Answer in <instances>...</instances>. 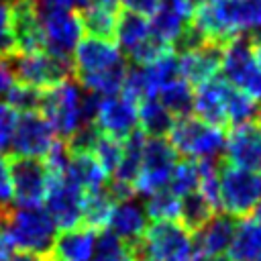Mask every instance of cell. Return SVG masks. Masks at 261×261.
I'll return each mask as SVG.
<instances>
[{
  "instance_id": "e575fe53",
  "label": "cell",
  "mask_w": 261,
  "mask_h": 261,
  "mask_svg": "<svg viewBox=\"0 0 261 261\" xmlns=\"http://www.w3.org/2000/svg\"><path fill=\"white\" fill-rule=\"evenodd\" d=\"M90 261H135L133 247L120 241L114 232L102 230L96 239V249Z\"/></svg>"
},
{
  "instance_id": "74e56055",
  "label": "cell",
  "mask_w": 261,
  "mask_h": 261,
  "mask_svg": "<svg viewBox=\"0 0 261 261\" xmlns=\"http://www.w3.org/2000/svg\"><path fill=\"white\" fill-rule=\"evenodd\" d=\"M175 196H186L190 192H198L200 188V169L196 159H181L175 163L171 171V179L167 186Z\"/></svg>"
},
{
  "instance_id": "4dcf8cb0",
  "label": "cell",
  "mask_w": 261,
  "mask_h": 261,
  "mask_svg": "<svg viewBox=\"0 0 261 261\" xmlns=\"http://www.w3.org/2000/svg\"><path fill=\"white\" fill-rule=\"evenodd\" d=\"M149 35H151V27L143 14L122 10L120 20H118V29H116V43L124 49V53H130Z\"/></svg>"
},
{
  "instance_id": "f5cc1de1",
  "label": "cell",
  "mask_w": 261,
  "mask_h": 261,
  "mask_svg": "<svg viewBox=\"0 0 261 261\" xmlns=\"http://www.w3.org/2000/svg\"><path fill=\"white\" fill-rule=\"evenodd\" d=\"M257 261H261V257H259V259H257Z\"/></svg>"
},
{
  "instance_id": "c3c4849f",
  "label": "cell",
  "mask_w": 261,
  "mask_h": 261,
  "mask_svg": "<svg viewBox=\"0 0 261 261\" xmlns=\"http://www.w3.org/2000/svg\"><path fill=\"white\" fill-rule=\"evenodd\" d=\"M75 2V6H80V8H86V6H90L92 2H96V0H73Z\"/></svg>"
},
{
  "instance_id": "d6986e66",
  "label": "cell",
  "mask_w": 261,
  "mask_h": 261,
  "mask_svg": "<svg viewBox=\"0 0 261 261\" xmlns=\"http://www.w3.org/2000/svg\"><path fill=\"white\" fill-rule=\"evenodd\" d=\"M226 92L228 82L224 77H212L210 82L202 84L194 92V112L200 120L226 128L228 126V114H226Z\"/></svg>"
},
{
  "instance_id": "d4e9b609",
  "label": "cell",
  "mask_w": 261,
  "mask_h": 261,
  "mask_svg": "<svg viewBox=\"0 0 261 261\" xmlns=\"http://www.w3.org/2000/svg\"><path fill=\"white\" fill-rule=\"evenodd\" d=\"M228 251L234 261H257L261 257V222L251 214L241 218Z\"/></svg>"
},
{
  "instance_id": "44dd1931",
  "label": "cell",
  "mask_w": 261,
  "mask_h": 261,
  "mask_svg": "<svg viewBox=\"0 0 261 261\" xmlns=\"http://www.w3.org/2000/svg\"><path fill=\"white\" fill-rule=\"evenodd\" d=\"M120 0H96L90 6L80 10L82 27L88 33V37L106 39L116 43V29L122 14Z\"/></svg>"
},
{
  "instance_id": "f546056e",
  "label": "cell",
  "mask_w": 261,
  "mask_h": 261,
  "mask_svg": "<svg viewBox=\"0 0 261 261\" xmlns=\"http://www.w3.org/2000/svg\"><path fill=\"white\" fill-rule=\"evenodd\" d=\"M145 71V77H147V84H149V90H151V96L157 98V94L169 86L171 82L179 80V57L173 49L165 51L159 59H155L153 63L145 65L143 67Z\"/></svg>"
},
{
  "instance_id": "ee69618b",
  "label": "cell",
  "mask_w": 261,
  "mask_h": 261,
  "mask_svg": "<svg viewBox=\"0 0 261 261\" xmlns=\"http://www.w3.org/2000/svg\"><path fill=\"white\" fill-rule=\"evenodd\" d=\"M122 8L124 10H130V12H137V14H153L159 6H161V0H120Z\"/></svg>"
},
{
  "instance_id": "8d00e7d4",
  "label": "cell",
  "mask_w": 261,
  "mask_h": 261,
  "mask_svg": "<svg viewBox=\"0 0 261 261\" xmlns=\"http://www.w3.org/2000/svg\"><path fill=\"white\" fill-rule=\"evenodd\" d=\"M145 212L153 220H177L179 216V196H175L169 188H163L151 196L143 204Z\"/></svg>"
},
{
  "instance_id": "4316f807",
  "label": "cell",
  "mask_w": 261,
  "mask_h": 261,
  "mask_svg": "<svg viewBox=\"0 0 261 261\" xmlns=\"http://www.w3.org/2000/svg\"><path fill=\"white\" fill-rule=\"evenodd\" d=\"M175 116L157 100L147 98L139 104V128L147 137H167Z\"/></svg>"
},
{
  "instance_id": "7dc6e473",
  "label": "cell",
  "mask_w": 261,
  "mask_h": 261,
  "mask_svg": "<svg viewBox=\"0 0 261 261\" xmlns=\"http://www.w3.org/2000/svg\"><path fill=\"white\" fill-rule=\"evenodd\" d=\"M206 261H234L230 255H216V257H208Z\"/></svg>"
},
{
  "instance_id": "7c38bea8",
  "label": "cell",
  "mask_w": 261,
  "mask_h": 261,
  "mask_svg": "<svg viewBox=\"0 0 261 261\" xmlns=\"http://www.w3.org/2000/svg\"><path fill=\"white\" fill-rule=\"evenodd\" d=\"M55 130L41 112H27L18 118V126L12 139V155L43 159L55 143Z\"/></svg>"
},
{
  "instance_id": "db71d44e",
  "label": "cell",
  "mask_w": 261,
  "mask_h": 261,
  "mask_svg": "<svg viewBox=\"0 0 261 261\" xmlns=\"http://www.w3.org/2000/svg\"><path fill=\"white\" fill-rule=\"evenodd\" d=\"M33 2H37V0H33Z\"/></svg>"
},
{
  "instance_id": "836d02e7",
  "label": "cell",
  "mask_w": 261,
  "mask_h": 261,
  "mask_svg": "<svg viewBox=\"0 0 261 261\" xmlns=\"http://www.w3.org/2000/svg\"><path fill=\"white\" fill-rule=\"evenodd\" d=\"M157 100L175 118L177 116H186V114H190V110H194V90L184 77H179V80L171 82L169 86H165L157 94Z\"/></svg>"
},
{
  "instance_id": "f907efd6",
  "label": "cell",
  "mask_w": 261,
  "mask_h": 261,
  "mask_svg": "<svg viewBox=\"0 0 261 261\" xmlns=\"http://www.w3.org/2000/svg\"><path fill=\"white\" fill-rule=\"evenodd\" d=\"M257 122L261 124V104H259V108H257Z\"/></svg>"
},
{
  "instance_id": "4fadbf2b",
  "label": "cell",
  "mask_w": 261,
  "mask_h": 261,
  "mask_svg": "<svg viewBox=\"0 0 261 261\" xmlns=\"http://www.w3.org/2000/svg\"><path fill=\"white\" fill-rule=\"evenodd\" d=\"M41 24L45 35V51L73 61V51L82 41V33H84L80 12L67 10V12L45 14L41 16Z\"/></svg>"
},
{
  "instance_id": "30bf717a",
  "label": "cell",
  "mask_w": 261,
  "mask_h": 261,
  "mask_svg": "<svg viewBox=\"0 0 261 261\" xmlns=\"http://www.w3.org/2000/svg\"><path fill=\"white\" fill-rule=\"evenodd\" d=\"M12 173V192L18 206H41L47 196L49 175L43 159L31 157H8Z\"/></svg>"
},
{
  "instance_id": "e0dca14e",
  "label": "cell",
  "mask_w": 261,
  "mask_h": 261,
  "mask_svg": "<svg viewBox=\"0 0 261 261\" xmlns=\"http://www.w3.org/2000/svg\"><path fill=\"white\" fill-rule=\"evenodd\" d=\"M179 57V75L190 86H202L216 77L222 63V47L218 45H198L177 55Z\"/></svg>"
},
{
  "instance_id": "f6af8a7d",
  "label": "cell",
  "mask_w": 261,
  "mask_h": 261,
  "mask_svg": "<svg viewBox=\"0 0 261 261\" xmlns=\"http://www.w3.org/2000/svg\"><path fill=\"white\" fill-rule=\"evenodd\" d=\"M12 82H14V75H12V71H10L8 61L0 59V96L6 94V90L12 86Z\"/></svg>"
},
{
  "instance_id": "6da1fadb",
  "label": "cell",
  "mask_w": 261,
  "mask_h": 261,
  "mask_svg": "<svg viewBox=\"0 0 261 261\" xmlns=\"http://www.w3.org/2000/svg\"><path fill=\"white\" fill-rule=\"evenodd\" d=\"M135 261H184L194 255V237L177 220H155L133 245Z\"/></svg>"
},
{
  "instance_id": "9c48e42d",
  "label": "cell",
  "mask_w": 261,
  "mask_h": 261,
  "mask_svg": "<svg viewBox=\"0 0 261 261\" xmlns=\"http://www.w3.org/2000/svg\"><path fill=\"white\" fill-rule=\"evenodd\" d=\"M84 196H86V192L67 173L49 175L45 210L49 212V216L53 218L57 228L67 230V228L82 224Z\"/></svg>"
},
{
  "instance_id": "ac0fdd59",
  "label": "cell",
  "mask_w": 261,
  "mask_h": 261,
  "mask_svg": "<svg viewBox=\"0 0 261 261\" xmlns=\"http://www.w3.org/2000/svg\"><path fill=\"white\" fill-rule=\"evenodd\" d=\"M237 218L226 214V212H218L214 214L202 228H198L194 232V251L200 257H216V255H224L234 239V230H237Z\"/></svg>"
},
{
  "instance_id": "60d3db41",
  "label": "cell",
  "mask_w": 261,
  "mask_h": 261,
  "mask_svg": "<svg viewBox=\"0 0 261 261\" xmlns=\"http://www.w3.org/2000/svg\"><path fill=\"white\" fill-rule=\"evenodd\" d=\"M18 53H16V43H14V35H12V27H10L8 4H6V0H0V59L10 61Z\"/></svg>"
},
{
  "instance_id": "603a6c76",
  "label": "cell",
  "mask_w": 261,
  "mask_h": 261,
  "mask_svg": "<svg viewBox=\"0 0 261 261\" xmlns=\"http://www.w3.org/2000/svg\"><path fill=\"white\" fill-rule=\"evenodd\" d=\"M67 175L84 190H100L106 188L108 175L102 169L100 161L90 151H69V163H67Z\"/></svg>"
},
{
  "instance_id": "b9f144b4",
  "label": "cell",
  "mask_w": 261,
  "mask_h": 261,
  "mask_svg": "<svg viewBox=\"0 0 261 261\" xmlns=\"http://www.w3.org/2000/svg\"><path fill=\"white\" fill-rule=\"evenodd\" d=\"M14 200L12 192V173H10V161L0 153V210H10Z\"/></svg>"
},
{
  "instance_id": "d6a6232c",
  "label": "cell",
  "mask_w": 261,
  "mask_h": 261,
  "mask_svg": "<svg viewBox=\"0 0 261 261\" xmlns=\"http://www.w3.org/2000/svg\"><path fill=\"white\" fill-rule=\"evenodd\" d=\"M257 100L249 96L247 92L234 88L228 84L226 92V114H228V126H241L247 122H255L257 118Z\"/></svg>"
},
{
  "instance_id": "5b68a950",
  "label": "cell",
  "mask_w": 261,
  "mask_h": 261,
  "mask_svg": "<svg viewBox=\"0 0 261 261\" xmlns=\"http://www.w3.org/2000/svg\"><path fill=\"white\" fill-rule=\"evenodd\" d=\"M82 100H84V92L75 80H65L43 92L41 114L49 120L55 135H59V139L67 141L84 124H90L86 122Z\"/></svg>"
},
{
  "instance_id": "f1b7e54d",
  "label": "cell",
  "mask_w": 261,
  "mask_h": 261,
  "mask_svg": "<svg viewBox=\"0 0 261 261\" xmlns=\"http://www.w3.org/2000/svg\"><path fill=\"white\" fill-rule=\"evenodd\" d=\"M214 214H216V208L200 192H190V194L179 198V216H177V220L190 232H196L198 228H202Z\"/></svg>"
},
{
  "instance_id": "2e32d148",
  "label": "cell",
  "mask_w": 261,
  "mask_h": 261,
  "mask_svg": "<svg viewBox=\"0 0 261 261\" xmlns=\"http://www.w3.org/2000/svg\"><path fill=\"white\" fill-rule=\"evenodd\" d=\"M224 161L228 165L261 173V124L247 122L232 126L226 135Z\"/></svg>"
},
{
  "instance_id": "9a60e30c",
  "label": "cell",
  "mask_w": 261,
  "mask_h": 261,
  "mask_svg": "<svg viewBox=\"0 0 261 261\" xmlns=\"http://www.w3.org/2000/svg\"><path fill=\"white\" fill-rule=\"evenodd\" d=\"M126 59L120 55L114 41L86 37L77 43L73 51V77L82 80L94 73H102L106 69H112Z\"/></svg>"
},
{
  "instance_id": "f35d334b",
  "label": "cell",
  "mask_w": 261,
  "mask_h": 261,
  "mask_svg": "<svg viewBox=\"0 0 261 261\" xmlns=\"http://www.w3.org/2000/svg\"><path fill=\"white\" fill-rule=\"evenodd\" d=\"M92 153L100 161V165L106 171V175H112L116 171L118 163H120V157H122V141L100 133V137H98L96 147H94Z\"/></svg>"
},
{
  "instance_id": "277c9868",
  "label": "cell",
  "mask_w": 261,
  "mask_h": 261,
  "mask_svg": "<svg viewBox=\"0 0 261 261\" xmlns=\"http://www.w3.org/2000/svg\"><path fill=\"white\" fill-rule=\"evenodd\" d=\"M261 204V173L247 171L226 161L218 169V208L234 218H245Z\"/></svg>"
},
{
  "instance_id": "7402d4cb",
  "label": "cell",
  "mask_w": 261,
  "mask_h": 261,
  "mask_svg": "<svg viewBox=\"0 0 261 261\" xmlns=\"http://www.w3.org/2000/svg\"><path fill=\"white\" fill-rule=\"evenodd\" d=\"M96 230L84 224L61 230L55 237L49 257L59 261H90L96 249Z\"/></svg>"
},
{
  "instance_id": "52a82bcc",
  "label": "cell",
  "mask_w": 261,
  "mask_h": 261,
  "mask_svg": "<svg viewBox=\"0 0 261 261\" xmlns=\"http://www.w3.org/2000/svg\"><path fill=\"white\" fill-rule=\"evenodd\" d=\"M175 163H177V153L165 137H147L141 171L135 179V192L143 196H151L167 188Z\"/></svg>"
},
{
  "instance_id": "bcb514c9",
  "label": "cell",
  "mask_w": 261,
  "mask_h": 261,
  "mask_svg": "<svg viewBox=\"0 0 261 261\" xmlns=\"http://www.w3.org/2000/svg\"><path fill=\"white\" fill-rule=\"evenodd\" d=\"M49 257L39 255V253H31V251H14V255L6 261H47Z\"/></svg>"
},
{
  "instance_id": "83f0119b",
  "label": "cell",
  "mask_w": 261,
  "mask_h": 261,
  "mask_svg": "<svg viewBox=\"0 0 261 261\" xmlns=\"http://www.w3.org/2000/svg\"><path fill=\"white\" fill-rule=\"evenodd\" d=\"M116 200L108 192V188L86 192L84 196V210H82V224L94 230H102L108 224V218L114 210Z\"/></svg>"
},
{
  "instance_id": "ab89813d",
  "label": "cell",
  "mask_w": 261,
  "mask_h": 261,
  "mask_svg": "<svg viewBox=\"0 0 261 261\" xmlns=\"http://www.w3.org/2000/svg\"><path fill=\"white\" fill-rule=\"evenodd\" d=\"M18 110H14L10 104L0 102V153L10 151L12 147V139L18 126Z\"/></svg>"
},
{
  "instance_id": "8fae6325",
  "label": "cell",
  "mask_w": 261,
  "mask_h": 261,
  "mask_svg": "<svg viewBox=\"0 0 261 261\" xmlns=\"http://www.w3.org/2000/svg\"><path fill=\"white\" fill-rule=\"evenodd\" d=\"M94 124L102 135L124 141L130 133L139 128V104L122 94L100 98Z\"/></svg>"
},
{
  "instance_id": "484cf974",
  "label": "cell",
  "mask_w": 261,
  "mask_h": 261,
  "mask_svg": "<svg viewBox=\"0 0 261 261\" xmlns=\"http://www.w3.org/2000/svg\"><path fill=\"white\" fill-rule=\"evenodd\" d=\"M145 143H147V135L141 128H137L122 141V157H120L116 171L112 173V179L135 186V179H137V175L141 171V163H143Z\"/></svg>"
},
{
  "instance_id": "5bb4252c",
  "label": "cell",
  "mask_w": 261,
  "mask_h": 261,
  "mask_svg": "<svg viewBox=\"0 0 261 261\" xmlns=\"http://www.w3.org/2000/svg\"><path fill=\"white\" fill-rule=\"evenodd\" d=\"M10 12V27L16 43V53L45 51V35L41 16L37 12V2L33 0H6Z\"/></svg>"
},
{
  "instance_id": "3957f363",
  "label": "cell",
  "mask_w": 261,
  "mask_h": 261,
  "mask_svg": "<svg viewBox=\"0 0 261 261\" xmlns=\"http://www.w3.org/2000/svg\"><path fill=\"white\" fill-rule=\"evenodd\" d=\"M6 226L10 230V237L20 251H31L49 257L57 226L49 212L41 206H18L10 208L6 212Z\"/></svg>"
},
{
  "instance_id": "cb8c5ba5",
  "label": "cell",
  "mask_w": 261,
  "mask_h": 261,
  "mask_svg": "<svg viewBox=\"0 0 261 261\" xmlns=\"http://www.w3.org/2000/svg\"><path fill=\"white\" fill-rule=\"evenodd\" d=\"M222 14L232 35L261 31V0H222Z\"/></svg>"
},
{
  "instance_id": "816d5d0a",
  "label": "cell",
  "mask_w": 261,
  "mask_h": 261,
  "mask_svg": "<svg viewBox=\"0 0 261 261\" xmlns=\"http://www.w3.org/2000/svg\"><path fill=\"white\" fill-rule=\"evenodd\" d=\"M47 261H59V259H53V257H49V259H47Z\"/></svg>"
},
{
  "instance_id": "8992f818",
  "label": "cell",
  "mask_w": 261,
  "mask_h": 261,
  "mask_svg": "<svg viewBox=\"0 0 261 261\" xmlns=\"http://www.w3.org/2000/svg\"><path fill=\"white\" fill-rule=\"evenodd\" d=\"M12 75L20 84L49 90L73 75V61L51 55L49 51H35L12 57Z\"/></svg>"
},
{
  "instance_id": "d590c367",
  "label": "cell",
  "mask_w": 261,
  "mask_h": 261,
  "mask_svg": "<svg viewBox=\"0 0 261 261\" xmlns=\"http://www.w3.org/2000/svg\"><path fill=\"white\" fill-rule=\"evenodd\" d=\"M43 92L45 90H39L35 86L12 82V86L4 94V102L10 104L14 110H18L22 114H27V112H41Z\"/></svg>"
},
{
  "instance_id": "7bdbcfd3",
  "label": "cell",
  "mask_w": 261,
  "mask_h": 261,
  "mask_svg": "<svg viewBox=\"0 0 261 261\" xmlns=\"http://www.w3.org/2000/svg\"><path fill=\"white\" fill-rule=\"evenodd\" d=\"M6 212L8 210H0V261H6L14 255L16 245L10 237V230L6 226Z\"/></svg>"
},
{
  "instance_id": "ffe728a7",
  "label": "cell",
  "mask_w": 261,
  "mask_h": 261,
  "mask_svg": "<svg viewBox=\"0 0 261 261\" xmlns=\"http://www.w3.org/2000/svg\"><path fill=\"white\" fill-rule=\"evenodd\" d=\"M106 226L120 241H124L126 245L133 247L143 239V234L149 226V216H147L143 204H139L135 200H124V202L114 204V210H112Z\"/></svg>"
},
{
  "instance_id": "7a4b0ae2",
  "label": "cell",
  "mask_w": 261,
  "mask_h": 261,
  "mask_svg": "<svg viewBox=\"0 0 261 261\" xmlns=\"http://www.w3.org/2000/svg\"><path fill=\"white\" fill-rule=\"evenodd\" d=\"M169 145L184 159H216L226 145L224 128L212 126L198 116H177L167 133Z\"/></svg>"
},
{
  "instance_id": "1f68e13d",
  "label": "cell",
  "mask_w": 261,
  "mask_h": 261,
  "mask_svg": "<svg viewBox=\"0 0 261 261\" xmlns=\"http://www.w3.org/2000/svg\"><path fill=\"white\" fill-rule=\"evenodd\" d=\"M184 24H186V20H184L175 10H171V8L165 6V4H161V6L151 14V18H149L151 33H153L161 43H165V45L171 47V49H173V45H175L179 33L184 31Z\"/></svg>"
},
{
  "instance_id": "ba28073f",
  "label": "cell",
  "mask_w": 261,
  "mask_h": 261,
  "mask_svg": "<svg viewBox=\"0 0 261 261\" xmlns=\"http://www.w3.org/2000/svg\"><path fill=\"white\" fill-rule=\"evenodd\" d=\"M220 71L230 86L247 92L255 100L261 98V69L253 57L251 43L245 35L234 37L222 47Z\"/></svg>"
},
{
  "instance_id": "681fc988",
  "label": "cell",
  "mask_w": 261,
  "mask_h": 261,
  "mask_svg": "<svg viewBox=\"0 0 261 261\" xmlns=\"http://www.w3.org/2000/svg\"><path fill=\"white\" fill-rule=\"evenodd\" d=\"M184 261H202V257H200V255H196V253H194V255H192V257H188V259H184Z\"/></svg>"
}]
</instances>
